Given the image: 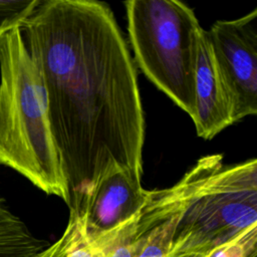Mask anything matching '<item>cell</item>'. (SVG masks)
I'll use <instances>...</instances> for the list:
<instances>
[{"label":"cell","mask_w":257,"mask_h":257,"mask_svg":"<svg viewBox=\"0 0 257 257\" xmlns=\"http://www.w3.org/2000/svg\"><path fill=\"white\" fill-rule=\"evenodd\" d=\"M36 257H104L97 245L89 239L83 218L69 215L61 237Z\"/></svg>","instance_id":"obj_9"},{"label":"cell","mask_w":257,"mask_h":257,"mask_svg":"<svg viewBox=\"0 0 257 257\" xmlns=\"http://www.w3.org/2000/svg\"><path fill=\"white\" fill-rule=\"evenodd\" d=\"M49 244L31 234L0 198V257H36Z\"/></svg>","instance_id":"obj_8"},{"label":"cell","mask_w":257,"mask_h":257,"mask_svg":"<svg viewBox=\"0 0 257 257\" xmlns=\"http://www.w3.org/2000/svg\"><path fill=\"white\" fill-rule=\"evenodd\" d=\"M197 135L211 140L234 123L231 96L217 65L207 30H201L195 74V113Z\"/></svg>","instance_id":"obj_7"},{"label":"cell","mask_w":257,"mask_h":257,"mask_svg":"<svg viewBox=\"0 0 257 257\" xmlns=\"http://www.w3.org/2000/svg\"><path fill=\"white\" fill-rule=\"evenodd\" d=\"M2 36H3V35H1V34H0V38H1V37H2Z\"/></svg>","instance_id":"obj_12"},{"label":"cell","mask_w":257,"mask_h":257,"mask_svg":"<svg viewBox=\"0 0 257 257\" xmlns=\"http://www.w3.org/2000/svg\"><path fill=\"white\" fill-rule=\"evenodd\" d=\"M40 0H0V34L22 28Z\"/></svg>","instance_id":"obj_10"},{"label":"cell","mask_w":257,"mask_h":257,"mask_svg":"<svg viewBox=\"0 0 257 257\" xmlns=\"http://www.w3.org/2000/svg\"><path fill=\"white\" fill-rule=\"evenodd\" d=\"M0 165L68 204L43 86L20 28L0 38Z\"/></svg>","instance_id":"obj_2"},{"label":"cell","mask_w":257,"mask_h":257,"mask_svg":"<svg viewBox=\"0 0 257 257\" xmlns=\"http://www.w3.org/2000/svg\"><path fill=\"white\" fill-rule=\"evenodd\" d=\"M130 43L143 73L192 118L195 74L203 27L177 0L124 2Z\"/></svg>","instance_id":"obj_4"},{"label":"cell","mask_w":257,"mask_h":257,"mask_svg":"<svg viewBox=\"0 0 257 257\" xmlns=\"http://www.w3.org/2000/svg\"><path fill=\"white\" fill-rule=\"evenodd\" d=\"M150 191L125 169L115 166L98 182L83 216L90 240L98 238L136 217L146 206Z\"/></svg>","instance_id":"obj_6"},{"label":"cell","mask_w":257,"mask_h":257,"mask_svg":"<svg viewBox=\"0 0 257 257\" xmlns=\"http://www.w3.org/2000/svg\"><path fill=\"white\" fill-rule=\"evenodd\" d=\"M257 9L233 20H218L208 38L231 96L234 122L257 113Z\"/></svg>","instance_id":"obj_5"},{"label":"cell","mask_w":257,"mask_h":257,"mask_svg":"<svg viewBox=\"0 0 257 257\" xmlns=\"http://www.w3.org/2000/svg\"><path fill=\"white\" fill-rule=\"evenodd\" d=\"M21 32L43 86L69 215L83 218L111 168L142 181L145 114L134 60L104 2L40 0Z\"/></svg>","instance_id":"obj_1"},{"label":"cell","mask_w":257,"mask_h":257,"mask_svg":"<svg viewBox=\"0 0 257 257\" xmlns=\"http://www.w3.org/2000/svg\"><path fill=\"white\" fill-rule=\"evenodd\" d=\"M181 208L168 257H206L257 233V160L225 165L205 156L182 177Z\"/></svg>","instance_id":"obj_3"},{"label":"cell","mask_w":257,"mask_h":257,"mask_svg":"<svg viewBox=\"0 0 257 257\" xmlns=\"http://www.w3.org/2000/svg\"><path fill=\"white\" fill-rule=\"evenodd\" d=\"M257 233L218 247L206 257H255Z\"/></svg>","instance_id":"obj_11"}]
</instances>
